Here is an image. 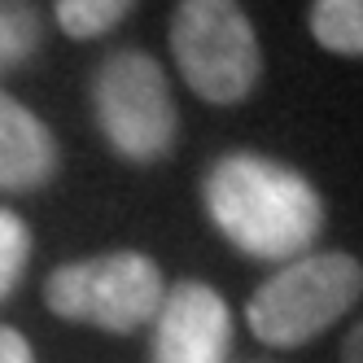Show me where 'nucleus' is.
<instances>
[{"label":"nucleus","mask_w":363,"mask_h":363,"mask_svg":"<svg viewBox=\"0 0 363 363\" xmlns=\"http://www.w3.org/2000/svg\"><path fill=\"white\" fill-rule=\"evenodd\" d=\"M201 206L215 232L258 263H289L324 237V197L311 179L254 149H232L201 175Z\"/></svg>","instance_id":"obj_1"},{"label":"nucleus","mask_w":363,"mask_h":363,"mask_svg":"<svg viewBox=\"0 0 363 363\" xmlns=\"http://www.w3.org/2000/svg\"><path fill=\"white\" fill-rule=\"evenodd\" d=\"M363 298V263L346 250H311L280 263L245 302V324L263 346L294 350L354 311Z\"/></svg>","instance_id":"obj_2"},{"label":"nucleus","mask_w":363,"mask_h":363,"mask_svg":"<svg viewBox=\"0 0 363 363\" xmlns=\"http://www.w3.org/2000/svg\"><path fill=\"white\" fill-rule=\"evenodd\" d=\"M96 132L114 158L158 167L179 145V110L162 62L145 48H114L92 74Z\"/></svg>","instance_id":"obj_3"},{"label":"nucleus","mask_w":363,"mask_h":363,"mask_svg":"<svg viewBox=\"0 0 363 363\" xmlns=\"http://www.w3.org/2000/svg\"><path fill=\"white\" fill-rule=\"evenodd\" d=\"M171 57L206 106H241L263 79V44L241 0H179L171 9Z\"/></svg>","instance_id":"obj_4"},{"label":"nucleus","mask_w":363,"mask_h":363,"mask_svg":"<svg viewBox=\"0 0 363 363\" xmlns=\"http://www.w3.org/2000/svg\"><path fill=\"white\" fill-rule=\"evenodd\" d=\"M167 298V276L158 258L140 250H106L74 258L48 272L44 306L66 324H88L101 333H140L153 324Z\"/></svg>","instance_id":"obj_5"},{"label":"nucleus","mask_w":363,"mask_h":363,"mask_svg":"<svg viewBox=\"0 0 363 363\" xmlns=\"http://www.w3.org/2000/svg\"><path fill=\"white\" fill-rule=\"evenodd\" d=\"M232 359V311L228 298L206 280L167 284L153 315L149 363H228Z\"/></svg>","instance_id":"obj_6"},{"label":"nucleus","mask_w":363,"mask_h":363,"mask_svg":"<svg viewBox=\"0 0 363 363\" xmlns=\"http://www.w3.org/2000/svg\"><path fill=\"white\" fill-rule=\"evenodd\" d=\"M62 171V145L35 110L0 88V193H40Z\"/></svg>","instance_id":"obj_7"},{"label":"nucleus","mask_w":363,"mask_h":363,"mask_svg":"<svg viewBox=\"0 0 363 363\" xmlns=\"http://www.w3.org/2000/svg\"><path fill=\"white\" fill-rule=\"evenodd\" d=\"M311 40L333 57H363V0H311Z\"/></svg>","instance_id":"obj_8"},{"label":"nucleus","mask_w":363,"mask_h":363,"mask_svg":"<svg viewBox=\"0 0 363 363\" xmlns=\"http://www.w3.org/2000/svg\"><path fill=\"white\" fill-rule=\"evenodd\" d=\"M44 48V22L31 0H0V79Z\"/></svg>","instance_id":"obj_9"},{"label":"nucleus","mask_w":363,"mask_h":363,"mask_svg":"<svg viewBox=\"0 0 363 363\" xmlns=\"http://www.w3.org/2000/svg\"><path fill=\"white\" fill-rule=\"evenodd\" d=\"M136 9V0H53V18L70 40H101Z\"/></svg>","instance_id":"obj_10"},{"label":"nucleus","mask_w":363,"mask_h":363,"mask_svg":"<svg viewBox=\"0 0 363 363\" xmlns=\"http://www.w3.org/2000/svg\"><path fill=\"white\" fill-rule=\"evenodd\" d=\"M31 228L27 219H22L18 211H9V206H0V302H5L22 276H27V263H31Z\"/></svg>","instance_id":"obj_11"},{"label":"nucleus","mask_w":363,"mask_h":363,"mask_svg":"<svg viewBox=\"0 0 363 363\" xmlns=\"http://www.w3.org/2000/svg\"><path fill=\"white\" fill-rule=\"evenodd\" d=\"M0 363H35L31 342L18 328H9V324H0Z\"/></svg>","instance_id":"obj_12"},{"label":"nucleus","mask_w":363,"mask_h":363,"mask_svg":"<svg viewBox=\"0 0 363 363\" xmlns=\"http://www.w3.org/2000/svg\"><path fill=\"white\" fill-rule=\"evenodd\" d=\"M342 363H363V320L346 333V342H342Z\"/></svg>","instance_id":"obj_13"},{"label":"nucleus","mask_w":363,"mask_h":363,"mask_svg":"<svg viewBox=\"0 0 363 363\" xmlns=\"http://www.w3.org/2000/svg\"><path fill=\"white\" fill-rule=\"evenodd\" d=\"M245 363H276V359H245Z\"/></svg>","instance_id":"obj_14"}]
</instances>
